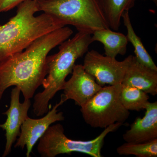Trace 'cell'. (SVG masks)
Segmentation results:
<instances>
[{
    "label": "cell",
    "mask_w": 157,
    "mask_h": 157,
    "mask_svg": "<svg viewBox=\"0 0 157 157\" xmlns=\"http://www.w3.org/2000/svg\"><path fill=\"white\" fill-rule=\"evenodd\" d=\"M132 56H129L122 61H118L92 49L86 53L82 65L86 71L94 76L102 87L106 84L116 85L122 83Z\"/></svg>",
    "instance_id": "52a82bcc"
},
{
    "label": "cell",
    "mask_w": 157,
    "mask_h": 157,
    "mask_svg": "<svg viewBox=\"0 0 157 157\" xmlns=\"http://www.w3.org/2000/svg\"><path fill=\"white\" fill-rule=\"evenodd\" d=\"M39 11L51 16L62 27L92 34L109 28L98 0H37Z\"/></svg>",
    "instance_id": "277c9868"
},
{
    "label": "cell",
    "mask_w": 157,
    "mask_h": 157,
    "mask_svg": "<svg viewBox=\"0 0 157 157\" xmlns=\"http://www.w3.org/2000/svg\"><path fill=\"white\" fill-rule=\"evenodd\" d=\"M92 35L93 42L97 41L104 45L106 56L116 58L118 55L126 53L128 41L124 34L107 28L95 31Z\"/></svg>",
    "instance_id": "4fadbf2b"
},
{
    "label": "cell",
    "mask_w": 157,
    "mask_h": 157,
    "mask_svg": "<svg viewBox=\"0 0 157 157\" xmlns=\"http://www.w3.org/2000/svg\"><path fill=\"white\" fill-rule=\"evenodd\" d=\"M72 75L66 81L62 90L61 99L65 102L69 100L75 101V104L82 107L86 104L102 86L97 83L94 76L85 70L83 65H75Z\"/></svg>",
    "instance_id": "9c48e42d"
},
{
    "label": "cell",
    "mask_w": 157,
    "mask_h": 157,
    "mask_svg": "<svg viewBox=\"0 0 157 157\" xmlns=\"http://www.w3.org/2000/svg\"><path fill=\"white\" fill-rule=\"evenodd\" d=\"M64 103V101L61 99L60 101L56 103L52 109L48 110L45 116L40 118L35 119L29 117L21 127L20 134L14 147H19L22 149L26 147V155L27 157H30L34 145L51 125L56 122L64 120L63 113L58 112L57 109Z\"/></svg>",
    "instance_id": "ba28073f"
},
{
    "label": "cell",
    "mask_w": 157,
    "mask_h": 157,
    "mask_svg": "<svg viewBox=\"0 0 157 157\" xmlns=\"http://www.w3.org/2000/svg\"><path fill=\"white\" fill-rule=\"evenodd\" d=\"M120 99L127 110L139 111L146 109L150 102L147 94L139 89L121 84Z\"/></svg>",
    "instance_id": "2e32d148"
},
{
    "label": "cell",
    "mask_w": 157,
    "mask_h": 157,
    "mask_svg": "<svg viewBox=\"0 0 157 157\" xmlns=\"http://www.w3.org/2000/svg\"><path fill=\"white\" fill-rule=\"evenodd\" d=\"M120 155H134L138 157H157V138L143 142L134 143L126 142L117 148Z\"/></svg>",
    "instance_id": "e0dca14e"
},
{
    "label": "cell",
    "mask_w": 157,
    "mask_h": 157,
    "mask_svg": "<svg viewBox=\"0 0 157 157\" xmlns=\"http://www.w3.org/2000/svg\"><path fill=\"white\" fill-rule=\"evenodd\" d=\"M143 117H137L123 135L126 142L139 143L157 138V102H150Z\"/></svg>",
    "instance_id": "8fae6325"
},
{
    "label": "cell",
    "mask_w": 157,
    "mask_h": 157,
    "mask_svg": "<svg viewBox=\"0 0 157 157\" xmlns=\"http://www.w3.org/2000/svg\"><path fill=\"white\" fill-rule=\"evenodd\" d=\"M17 6L16 15L0 25V64L39 37L63 27L48 14L35 16L39 11L37 0H26Z\"/></svg>",
    "instance_id": "7a4b0ae2"
},
{
    "label": "cell",
    "mask_w": 157,
    "mask_h": 157,
    "mask_svg": "<svg viewBox=\"0 0 157 157\" xmlns=\"http://www.w3.org/2000/svg\"><path fill=\"white\" fill-rule=\"evenodd\" d=\"M73 31L63 27L39 37L21 52L0 64V101L6 90L19 88L25 100L33 97L47 75L48 53L70 38Z\"/></svg>",
    "instance_id": "6da1fadb"
},
{
    "label": "cell",
    "mask_w": 157,
    "mask_h": 157,
    "mask_svg": "<svg viewBox=\"0 0 157 157\" xmlns=\"http://www.w3.org/2000/svg\"><path fill=\"white\" fill-rule=\"evenodd\" d=\"M91 34L78 32L72 39L62 43L57 53L47 57V76L42 82L44 90L34 97L33 110L38 117L49 110V103L59 91L62 90L67 76L72 73L75 62L88 51L93 41Z\"/></svg>",
    "instance_id": "3957f363"
},
{
    "label": "cell",
    "mask_w": 157,
    "mask_h": 157,
    "mask_svg": "<svg viewBox=\"0 0 157 157\" xmlns=\"http://www.w3.org/2000/svg\"><path fill=\"white\" fill-rule=\"evenodd\" d=\"M121 83L103 86L81 107L80 111L86 124L93 128L104 129L116 123L124 124L130 112L121 102Z\"/></svg>",
    "instance_id": "8992f818"
},
{
    "label": "cell",
    "mask_w": 157,
    "mask_h": 157,
    "mask_svg": "<svg viewBox=\"0 0 157 157\" xmlns=\"http://www.w3.org/2000/svg\"><path fill=\"white\" fill-rule=\"evenodd\" d=\"M109 28L118 31L123 14L135 6L136 0H98Z\"/></svg>",
    "instance_id": "5bb4252c"
},
{
    "label": "cell",
    "mask_w": 157,
    "mask_h": 157,
    "mask_svg": "<svg viewBox=\"0 0 157 157\" xmlns=\"http://www.w3.org/2000/svg\"><path fill=\"white\" fill-rule=\"evenodd\" d=\"M122 18L124 25L126 28L127 39L134 47L135 57L137 61L147 67L157 71V67L154 62L144 47L141 39L135 33L129 16V11L125 12Z\"/></svg>",
    "instance_id": "9a60e30c"
},
{
    "label": "cell",
    "mask_w": 157,
    "mask_h": 157,
    "mask_svg": "<svg viewBox=\"0 0 157 157\" xmlns=\"http://www.w3.org/2000/svg\"><path fill=\"white\" fill-rule=\"evenodd\" d=\"M21 92L19 88L16 86L11 90L10 107L3 113L7 116L6 122L0 124V128L6 132V141L3 157L7 156L11 153L13 144L20 134L21 127L29 117L28 111L32 105L31 100H25L21 103Z\"/></svg>",
    "instance_id": "30bf717a"
},
{
    "label": "cell",
    "mask_w": 157,
    "mask_h": 157,
    "mask_svg": "<svg viewBox=\"0 0 157 157\" xmlns=\"http://www.w3.org/2000/svg\"><path fill=\"white\" fill-rule=\"evenodd\" d=\"M25 1L26 0H0V12L10 11Z\"/></svg>",
    "instance_id": "ac0fdd59"
},
{
    "label": "cell",
    "mask_w": 157,
    "mask_h": 157,
    "mask_svg": "<svg viewBox=\"0 0 157 157\" xmlns=\"http://www.w3.org/2000/svg\"><path fill=\"white\" fill-rule=\"evenodd\" d=\"M121 84L139 89L152 96L157 94V71L137 61L133 56Z\"/></svg>",
    "instance_id": "7c38bea8"
},
{
    "label": "cell",
    "mask_w": 157,
    "mask_h": 157,
    "mask_svg": "<svg viewBox=\"0 0 157 157\" xmlns=\"http://www.w3.org/2000/svg\"><path fill=\"white\" fill-rule=\"evenodd\" d=\"M151 1H152V2H153L156 5H157V0H151Z\"/></svg>",
    "instance_id": "d6986e66"
},
{
    "label": "cell",
    "mask_w": 157,
    "mask_h": 157,
    "mask_svg": "<svg viewBox=\"0 0 157 157\" xmlns=\"http://www.w3.org/2000/svg\"><path fill=\"white\" fill-rule=\"evenodd\" d=\"M124 124L116 123L110 125L93 140H73L67 137L61 124L50 126L39 139L38 153L42 157H55L63 154L80 152L93 157H101L104 139L109 133L116 131Z\"/></svg>",
    "instance_id": "5b68a950"
}]
</instances>
